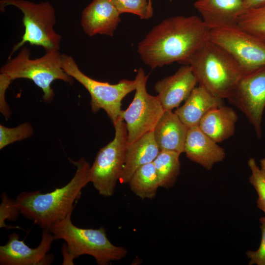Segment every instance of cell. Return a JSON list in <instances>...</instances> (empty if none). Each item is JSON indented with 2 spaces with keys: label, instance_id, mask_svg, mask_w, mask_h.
Wrapping results in <instances>:
<instances>
[{
  "label": "cell",
  "instance_id": "6da1fadb",
  "mask_svg": "<svg viewBox=\"0 0 265 265\" xmlns=\"http://www.w3.org/2000/svg\"><path fill=\"white\" fill-rule=\"evenodd\" d=\"M210 28L196 15L175 16L163 20L139 42L137 52L153 69L175 62L187 65L209 40Z\"/></svg>",
  "mask_w": 265,
  "mask_h": 265
},
{
  "label": "cell",
  "instance_id": "7a4b0ae2",
  "mask_svg": "<svg viewBox=\"0 0 265 265\" xmlns=\"http://www.w3.org/2000/svg\"><path fill=\"white\" fill-rule=\"evenodd\" d=\"M69 159L76 171L66 185L46 193L23 192L16 197V204L21 213L43 229H49L72 211L81 190L90 182L89 163L83 157L76 161Z\"/></svg>",
  "mask_w": 265,
  "mask_h": 265
},
{
  "label": "cell",
  "instance_id": "3957f363",
  "mask_svg": "<svg viewBox=\"0 0 265 265\" xmlns=\"http://www.w3.org/2000/svg\"><path fill=\"white\" fill-rule=\"evenodd\" d=\"M72 212L48 229L54 240L63 239L66 242L62 250L63 265L74 264L73 260L83 255L93 257L99 265H107L126 256L127 249L112 243L104 227L84 229L74 225L71 219Z\"/></svg>",
  "mask_w": 265,
  "mask_h": 265
},
{
  "label": "cell",
  "instance_id": "277c9868",
  "mask_svg": "<svg viewBox=\"0 0 265 265\" xmlns=\"http://www.w3.org/2000/svg\"><path fill=\"white\" fill-rule=\"evenodd\" d=\"M199 85L214 96L229 97L243 74L234 58L209 39L188 61Z\"/></svg>",
  "mask_w": 265,
  "mask_h": 265
},
{
  "label": "cell",
  "instance_id": "5b68a950",
  "mask_svg": "<svg viewBox=\"0 0 265 265\" xmlns=\"http://www.w3.org/2000/svg\"><path fill=\"white\" fill-rule=\"evenodd\" d=\"M0 75L11 82L17 79L31 80L43 92L45 102L50 103L54 97L52 83L59 80L72 84L73 78L63 69L61 53L58 50L47 51L41 57L31 59L30 51L22 47L19 53L9 58L0 69Z\"/></svg>",
  "mask_w": 265,
  "mask_h": 265
},
{
  "label": "cell",
  "instance_id": "8992f818",
  "mask_svg": "<svg viewBox=\"0 0 265 265\" xmlns=\"http://www.w3.org/2000/svg\"><path fill=\"white\" fill-rule=\"evenodd\" d=\"M9 5L19 9L23 13L22 19L25 32L22 40L13 48L8 57L25 43L42 47L47 51L59 49L60 35L54 29L56 23L55 9L48 1L38 3L26 0H1V11Z\"/></svg>",
  "mask_w": 265,
  "mask_h": 265
},
{
  "label": "cell",
  "instance_id": "52a82bcc",
  "mask_svg": "<svg viewBox=\"0 0 265 265\" xmlns=\"http://www.w3.org/2000/svg\"><path fill=\"white\" fill-rule=\"evenodd\" d=\"M113 139L98 151L90 169V182L104 197L111 196L125 164L128 143L126 125L119 116L113 124Z\"/></svg>",
  "mask_w": 265,
  "mask_h": 265
},
{
  "label": "cell",
  "instance_id": "ba28073f",
  "mask_svg": "<svg viewBox=\"0 0 265 265\" xmlns=\"http://www.w3.org/2000/svg\"><path fill=\"white\" fill-rule=\"evenodd\" d=\"M64 71L81 84L91 96V110L93 113L104 110L112 124L120 116L121 102L128 94L135 90V80L123 79L116 84H110L94 80L84 74L70 55L61 53Z\"/></svg>",
  "mask_w": 265,
  "mask_h": 265
},
{
  "label": "cell",
  "instance_id": "9c48e42d",
  "mask_svg": "<svg viewBox=\"0 0 265 265\" xmlns=\"http://www.w3.org/2000/svg\"><path fill=\"white\" fill-rule=\"evenodd\" d=\"M209 39L234 58L243 75L265 66V43L237 24L210 28Z\"/></svg>",
  "mask_w": 265,
  "mask_h": 265
},
{
  "label": "cell",
  "instance_id": "30bf717a",
  "mask_svg": "<svg viewBox=\"0 0 265 265\" xmlns=\"http://www.w3.org/2000/svg\"><path fill=\"white\" fill-rule=\"evenodd\" d=\"M148 78V76L140 68L134 79L136 88L133 99L128 107L120 113L126 125L128 145L153 131L164 111L157 96L147 91Z\"/></svg>",
  "mask_w": 265,
  "mask_h": 265
},
{
  "label": "cell",
  "instance_id": "8fae6325",
  "mask_svg": "<svg viewBox=\"0 0 265 265\" xmlns=\"http://www.w3.org/2000/svg\"><path fill=\"white\" fill-rule=\"evenodd\" d=\"M227 100L245 115L260 138L265 108V66L243 75Z\"/></svg>",
  "mask_w": 265,
  "mask_h": 265
},
{
  "label": "cell",
  "instance_id": "7c38bea8",
  "mask_svg": "<svg viewBox=\"0 0 265 265\" xmlns=\"http://www.w3.org/2000/svg\"><path fill=\"white\" fill-rule=\"evenodd\" d=\"M54 240L48 229H43L39 245L32 248L21 240L19 235L12 233L9 235L7 243L0 246L1 265H42L51 264L53 256L48 255Z\"/></svg>",
  "mask_w": 265,
  "mask_h": 265
},
{
  "label": "cell",
  "instance_id": "4fadbf2b",
  "mask_svg": "<svg viewBox=\"0 0 265 265\" xmlns=\"http://www.w3.org/2000/svg\"><path fill=\"white\" fill-rule=\"evenodd\" d=\"M189 65L180 67L172 75L157 81L154 86L164 110H172L189 96L197 84Z\"/></svg>",
  "mask_w": 265,
  "mask_h": 265
},
{
  "label": "cell",
  "instance_id": "5bb4252c",
  "mask_svg": "<svg viewBox=\"0 0 265 265\" xmlns=\"http://www.w3.org/2000/svg\"><path fill=\"white\" fill-rule=\"evenodd\" d=\"M121 14L110 0H93L82 11L80 24L85 33L113 36Z\"/></svg>",
  "mask_w": 265,
  "mask_h": 265
},
{
  "label": "cell",
  "instance_id": "9a60e30c",
  "mask_svg": "<svg viewBox=\"0 0 265 265\" xmlns=\"http://www.w3.org/2000/svg\"><path fill=\"white\" fill-rule=\"evenodd\" d=\"M198 127L189 128L184 145V152L191 161L207 170L222 161L225 157L224 149L217 144Z\"/></svg>",
  "mask_w": 265,
  "mask_h": 265
},
{
  "label": "cell",
  "instance_id": "2e32d148",
  "mask_svg": "<svg viewBox=\"0 0 265 265\" xmlns=\"http://www.w3.org/2000/svg\"><path fill=\"white\" fill-rule=\"evenodd\" d=\"M194 6L210 29L236 25L245 11L243 0H196Z\"/></svg>",
  "mask_w": 265,
  "mask_h": 265
},
{
  "label": "cell",
  "instance_id": "e0dca14e",
  "mask_svg": "<svg viewBox=\"0 0 265 265\" xmlns=\"http://www.w3.org/2000/svg\"><path fill=\"white\" fill-rule=\"evenodd\" d=\"M188 130L174 111L164 110L153 131L160 151L184 153Z\"/></svg>",
  "mask_w": 265,
  "mask_h": 265
},
{
  "label": "cell",
  "instance_id": "ac0fdd59",
  "mask_svg": "<svg viewBox=\"0 0 265 265\" xmlns=\"http://www.w3.org/2000/svg\"><path fill=\"white\" fill-rule=\"evenodd\" d=\"M223 105V99L217 98L201 86L195 87L184 104L174 112L188 128L198 127L204 115L211 110Z\"/></svg>",
  "mask_w": 265,
  "mask_h": 265
},
{
  "label": "cell",
  "instance_id": "d6986e66",
  "mask_svg": "<svg viewBox=\"0 0 265 265\" xmlns=\"http://www.w3.org/2000/svg\"><path fill=\"white\" fill-rule=\"evenodd\" d=\"M159 152L153 131L145 134L128 145L119 181L122 183H128L136 170L145 164L153 162Z\"/></svg>",
  "mask_w": 265,
  "mask_h": 265
},
{
  "label": "cell",
  "instance_id": "ffe728a7",
  "mask_svg": "<svg viewBox=\"0 0 265 265\" xmlns=\"http://www.w3.org/2000/svg\"><path fill=\"white\" fill-rule=\"evenodd\" d=\"M238 118L231 107L222 105L207 112L198 127L216 143L221 142L234 134Z\"/></svg>",
  "mask_w": 265,
  "mask_h": 265
},
{
  "label": "cell",
  "instance_id": "44dd1931",
  "mask_svg": "<svg viewBox=\"0 0 265 265\" xmlns=\"http://www.w3.org/2000/svg\"><path fill=\"white\" fill-rule=\"evenodd\" d=\"M128 184L133 193L141 199L154 198L160 186L153 162L136 170Z\"/></svg>",
  "mask_w": 265,
  "mask_h": 265
},
{
  "label": "cell",
  "instance_id": "7402d4cb",
  "mask_svg": "<svg viewBox=\"0 0 265 265\" xmlns=\"http://www.w3.org/2000/svg\"><path fill=\"white\" fill-rule=\"evenodd\" d=\"M180 154L161 151L153 161L160 187L166 189L175 183L180 173Z\"/></svg>",
  "mask_w": 265,
  "mask_h": 265
},
{
  "label": "cell",
  "instance_id": "603a6c76",
  "mask_svg": "<svg viewBox=\"0 0 265 265\" xmlns=\"http://www.w3.org/2000/svg\"><path fill=\"white\" fill-rule=\"evenodd\" d=\"M237 24L265 43V6L245 10Z\"/></svg>",
  "mask_w": 265,
  "mask_h": 265
},
{
  "label": "cell",
  "instance_id": "cb8c5ba5",
  "mask_svg": "<svg viewBox=\"0 0 265 265\" xmlns=\"http://www.w3.org/2000/svg\"><path fill=\"white\" fill-rule=\"evenodd\" d=\"M33 133V129L28 122L23 123L14 128L0 125V149L7 145L29 138Z\"/></svg>",
  "mask_w": 265,
  "mask_h": 265
},
{
  "label": "cell",
  "instance_id": "d4e9b609",
  "mask_svg": "<svg viewBox=\"0 0 265 265\" xmlns=\"http://www.w3.org/2000/svg\"><path fill=\"white\" fill-rule=\"evenodd\" d=\"M121 14L129 13L137 15L141 19H148L154 10L149 5L148 0H110Z\"/></svg>",
  "mask_w": 265,
  "mask_h": 265
},
{
  "label": "cell",
  "instance_id": "484cf974",
  "mask_svg": "<svg viewBox=\"0 0 265 265\" xmlns=\"http://www.w3.org/2000/svg\"><path fill=\"white\" fill-rule=\"evenodd\" d=\"M247 163L251 172L249 181L258 194L257 207L265 214V175L254 158H250Z\"/></svg>",
  "mask_w": 265,
  "mask_h": 265
},
{
  "label": "cell",
  "instance_id": "4316f807",
  "mask_svg": "<svg viewBox=\"0 0 265 265\" xmlns=\"http://www.w3.org/2000/svg\"><path fill=\"white\" fill-rule=\"evenodd\" d=\"M20 213L15 201L8 198L5 193H3L0 205V228L10 229L17 227L7 226L5 224V220H15Z\"/></svg>",
  "mask_w": 265,
  "mask_h": 265
},
{
  "label": "cell",
  "instance_id": "83f0119b",
  "mask_svg": "<svg viewBox=\"0 0 265 265\" xmlns=\"http://www.w3.org/2000/svg\"><path fill=\"white\" fill-rule=\"evenodd\" d=\"M262 238L260 246L256 251L249 250L246 252L249 259V265H265V216L259 219Z\"/></svg>",
  "mask_w": 265,
  "mask_h": 265
},
{
  "label": "cell",
  "instance_id": "f1b7e54d",
  "mask_svg": "<svg viewBox=\"0 0 265 265\" xmlns=\"http://www.w3.org/2000/svg\"><path fill=\"white\" fill-rule=\"evenodd\" d=\"M10 83V81L3 76L0 75V110L5 119L9 118L11 114L10 110L6 102L5 98L6 90Z\"/></svg>",
  "mask_w": 265,
  "mask_h": 265
},
{
  "label": "cell",
  "instance_id": "f546056e",
  "mask_svg": "<svg viewBox=\"0 0 265 265\" xmlns=\"http://www.w3.org/2000/svg\"><path fill=\"white\" fill-rule=\"evenodd\" d=\"M245 10L265 6V0H243Z\"/></svg>",
  "mask_w": 265,
  "mask_h": 265
},
{
  "label": "cell",
  "instance_id": "4dcf8cb0",
  "mask_svg": "<svg viewBox=\"0 0 265 265\" xmlns=\"http://www.w3.org/2000/svg\"><path fill=\"white\" fill-rule=\"evenodd\" d=\"M260 168L265 175V157L262 159L260 161Z\"/></svg>",
  "mask_w": 265,
  "mask_h": 265
},
{
  "label": "cell",
  "instance_id": "1f68e13d",
  "mask_svg": "<svg viewBox=\"0 0 265 265\" xmlns=\"http://www.w3.org/2000/svg\"><path fill=\"white\" fill-rule=\"evenodd\" d=\"M152 0H148V3H149V7L150 8L153 10V5H152Z\"/></svg>",
  "mask_w": 265,
  "mask_h": 265
}]
</instances>
